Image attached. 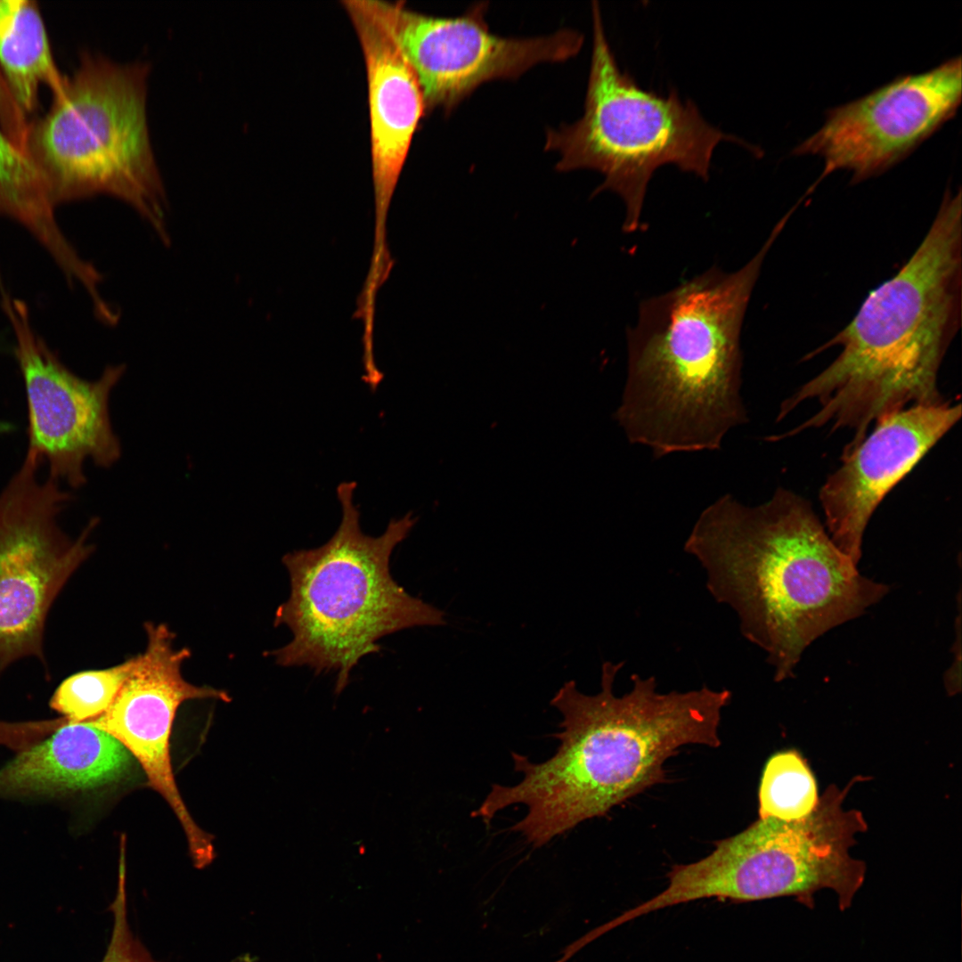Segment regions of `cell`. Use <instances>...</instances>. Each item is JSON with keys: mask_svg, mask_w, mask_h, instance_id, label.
Segmentation results:
<instances>
[{"mask_svg": "<svg viewBox=\"0 0 962 962\" xmlns=\"http://www.w3.org/2000/svg\"><path fill=\"white\" fill-rule=\"evenodd\" d=\"M150 67L84 52L49 110L29 123L24 152L56 206L115 196L167 244V198L146 115Z\"/></svg>", "mask_w": 962, "mask_h": 962, "instance_id": "8992f818", "label": "cell"}, {"mask_svg": "<svg viewBox=\"0 0 962 962\" xmlns=\"http://www.w3.org/2000/svg\"><path fill=\"white\" fill-rule=\"evenodd\" d=\"M684 550L701 565L713 599L736 613L741 634L765 652L776 681L794 676L816 639L889 591L861 575L809 502L784 488L756 506L729 493L716 499Z\"/></svg>", "mask_w": 962, "mask_h": 962, "instance_id": "7a4b0ae2", "label": "cell"}, {"mask_svg": "<svg viewBox=\"0 0 962 962\" xmlns=\"http://www.w3.org/2000/svg\"><path fill=\"white\" fill-rule=\"evenodd\" d=\"M365 62L372 177L379 214L386 213L425 111L418 78L369 0H343Z\"/></svg>", "mask_w": 962, "mask_h": 962, "instance_id": "9a60e30c", "label": "cell"}, {"mask_svg": "<svg viewBox=\"0 0 962 962\" xmlns=\"http://www.w3.org/2000/svg\"><path fill=\"white\" fill-rule=\"evenodd\" d=\"M373 4L413 69L426 110H449L485 81L565 61L579 52L583 40L570 30L531 38L498 37L489 32L479 9L439 18L410 10L404 2Z\"/></svg>", "mask_w": 962, "mask_h": 962, "instance_id": "7c38bea8", "label": "cell"}, {"mask_svg": "<svg viewBox=\"0 0 962 962\" xmlns=\"http://www.w3.org/2000/svg\"><path fill=\"white\" fill-rule=\"evenodd\" d=\"M110 911L112 914V931L104 957L101 962H159L131 930L126 892L125 862H119L118 887Z\"/></svg>", "mask_w": 962, "mask_h": 962, "instance_id": "44dd1931", "label": "cell"}, {"mask_svg": "<svg viewBox=\"0 0 962 962\" xmlns=\"http://www.w3.org/2000/svg\"><path fill=\"white\" fill-rule=\"evenodd\" d=\"M0 65L26 115L37 107L40 86H47L53 97L62 91L67 77L55 63L36 2L0 0Z\"/></svg>", "mask_w": 962, "mask_h": 962, "instance_id": "ac0fdd59", "label": "cell"}, {"mask_svg": "<svg viewBox=\"0 0 962 962\" xmlns=\"http://www.w3.org/2000/svg\"><path fill=\"white\" fill-rule=\"evenodd\" d=\"M55 206L35 165L0 126V215L25 228L63 274L72 276L85 261L59 226Z\"/></svg>", "mask_w": 962, "mask_h": 962, "instance_id": "e0dca14e", "label": "cell"}, {"mask_svg": "<svg viewBox=\"0 0 962 962\" xmlns=\"http://www.w3.org/2000/svg\"><path fill=\"white\" fill-rule=\"evenodd\" d=\"M26 452L0 492V675L15 661L37 658L45 667L44 633L50 608L94 548L92 518L71 539L60 517L72 500L62 485L39 477Z\"/></svg>", "mask_w": 962, "mask_h": 962, "instance_id": "9c48e42d", "label": "cell"}, {"mask_svg": "<svg viewBox=\"0 0 962 962\" xmlns=\"http://www.w3.org/2000/svg\"><path fill=\"white\" fill-rule=\"evenodd\" d=\"M6 431V423L3 419H0V436Z\"/></svg>", "mask_w": 962, "mask_h": 962, "instance_id": "d4e9b609", "label": "cell"}, {"mask_svg": "<svg viewBox=\"0 0 962 962\" xmlns=\"http://www.w3.org/2000/svg\"><path fill=\"white\" fill-rule=\"evenodd\" d=\"M0 305L14 335L13 353L24 384L27 453L46 466L47 477L80 488L86 483V461L108 468L120 457L109 400L126 366L110 365L97 379H85L37 333L29 307L6 292L1 279Z\"/></svg>", "mask_w": 962, "mask_h": 962, "instance_id": "30bf717a", "label": "cell"}, {"mask_svg": "<svg viewBox=\"0 0 962 962\" xmlns=\"http://www.w3.org/2000/svg\"><path fill=\"white\" fill-rule=\"evenodd\" d=\"M592 21L583 114L570 126L550 130L546 149L559 154L558 170L600 172L604 182L596 192L610 190L622 198L626 209L623 229L633 232L640 224L648 184L658 167L674 165L706 181L720 142L751 147L710 125L697 105L682 101L676 91L662 96L640 87L619 68L596 2Z\"/></svg>", "mask_w": 962, "mask_h": 962, "instance_id": "52a82bcc", "label": "cell"}, {"mask_svg": "<svg viewBox=\"0 0 962 962\" xmlns=\"http://www.w3.org/2000/svg\"><path fill=\"white\" fill-rule=\"evenodd\" d=\"M355 486V482L338 486L342 518L326 543L283 556L290 594L277 608L274 624L288 627L292 639L270 652L282 666L337 673V694L360 659L379 651L381 638L412 627L445 624L442 610L411 596L390 573L391 554L417 518L409 512L391 519L380 536L363 534L353 502Z\"/></svg>", "mask_w": 962, "mask_h": 962, "instance_id": "5b68a950", "label": "cell"}, {"mask_svg": "<svg viewBox=\"0 0 962 962\" xmlns=\"http://www.w3.org/2000/svg\"><path fill=\"white\" fill-rule=\"evenodd\" d=\"M623 665L602 664L595 695L566 681L550 701L562 715L556 753L542 762L512 753L522 780L493 784L471 816L489 826L500 811L524 804L526 815L510 829L538 848L665 782L664 764L681 747L721 745L719 726L731 700L730 690L703 686L661 693L655 677L633 673L631 689L620 697L614 684Z\"/></svg>", "mask_w": 962, "mask_h": 962, "instance_id": "6da1fadb", "label": "cell"}, {"mask_svg": "<svg viewBox=\"0 0 962 962\" xmlns=\"http://www.w3.org/2000/svg\"><path fill=\"white\" fill-rule=\"evenodd\" d=\"M960 404L914 405L876 421L844 451L843 463L820 489L828 534L856 565L867 525L879 502L959 420Z\"/></svg>", "mask_w": 962, "mask_h": 962, "instance_id": "5bb4252c", "label": "cell"}, {"mask_svg": "<svg viewBox=\"0 0 962 962\" xmlns=\"http://www.w3.org/2000/svg\"><path fill=\"white\" fill-rule=\"evenodd\" d=\"M135 664V657L118 665L83 671L57 687L50 706L67 722H84L102 714L111 705Z\"/></svg>", "mask_w": 962, "mask_h": 962, "instance_id": "ffe728a7", "label": "cell"}, {"mask_svg": "<svg viewBox=\"0 0 962 962\" xmlns=\"http://www.w3.org/2000/svg\"><path fill=\"white\" fill-rule=\"evenodd\" d=\"M962 99V59L901 75L868 94L829 108L823 125L792 151L824 161L813 192L839 170L851 183L877 176L901 162L952 119Z\"/></svg>", "mask_w": 962, "mask_h": 962, "instance_id": "8fae6325", "label": "cell"}, {"mask_svg": "<svg viewBox=\"0 0 962 962\" xmlns=\"http://www.w3.org/2000/svg\"><path fill=\"white\" fill-rule=\"evenodd\" d=\"M29 123L28 115L13 97L0 65V126L23 151Z\"/></svg>", "mask_w": 962, "mask_h": 962, "instance_id": "7402d4cb", "label": "cell"}, {"mask_svg": "<svg viewBox=\"0 0 962 962\" xmlns=\"http://www.w3.org/2000/svg\"><path fill=\"white\" fill-rule=\"evenodd\" d=\"M231 962H257V959L249 954H243L236 957Z\"/></svg>", "mask_w": 962, "mask_h": 962, "instance_id": "cb8c5ba5", "label": "cell"}, {"mask_svg": "<svg viewBox=\"0 0 962 962\" xmlns=\"http://www.w3.org/2000/svg\"><path fill=\"white\" fill-rule=\"evenodd\" d=\"M962 199L947 188L923 240L888 281L873 289L856 315L824 344L837 357L780 406L778 420L802 402L820 409L791 434L831 424L859 444L868 427L905 408L943 402L938 372L961 326Z\"/></svg>", "mask_w": 962, "mask_h": 962, "instance_id": "277c9868", "label": "cell"}, {"mask_svg": "<svg viewBox=\"0 0 962 962\" xmlns=\"http://www.w3.org/2000/svg\"><path fill=\"white\" fill-rule=\"evenodd\" d=\"M783 216L740 269L714 265L642 300L627 330V376L615 418L628 441L655 457L719 450L747 422L740 332L762 263Z\"/></svg>", "mask_w": 962, "mask_h": 962, "instance_id": "3957f363", "label": "cell"}, {"mask_svg": "<svg viewBox=\"0 0 962 962\" xmlns=\"http://www.w3.org/2000/svg\"><path fill=\"white\" fill-rule=\"evenodd\" d=\"M147 648L135 657L134 666L113 702L100 716L87 721L118 739L141 764L149 784L168 803L186 836L194 866L203 868L216 857L214 836L190 815L173 774L170 736L177 708L191 699L228 702L220 689L193 685L183 677L182 663L188 649H175L174 635L164 624L145 625Z\"/></svg>", "mask_w": 962, "mask_h": 962, "instance_id": "4fadbf2b", "label": "cell"}, {"mask_svg": "<svg viewBox=\"0 0 962 962\" xmlns=\"http://www.w3.org/2000/svg\"><path fill=\"white\" fill-rule=\"evenodd\" d=\"M956 630H957V635H956V640H955V643H954L955 646L953 648V650L955 652L954 653V660L952 661L951 666L947 670V672H946V673L944 675V685L946 687L947 692L950 696L958 693L960 691V689H961V670H960V668H961V665H960V660H961V641H960L961 640V634H960L961 633V620H960V611H958V616L957 617Z\"/></svg>", "mask_w": 962, "mask_h": 962, "instance_id": "603a6c76", "label": "cell"}, {"mask_svg": "<svg viewBox=\"0 0 962 962\" xmlns=\"http://www.w3.org/2000/svg\"><path fill=\"white\" fill-rule=\"evenodd\" d=\"M862 779L853 778L843 789L828 786L803 819L759 818L742 832L718 841L703 861L712 895L734 901L795 896L812 907L814 893L828 888L836 893L841 909L849 908L866 871L850 849L868 825L861 811L845 810L843 803Z\"/></svg>", "mask_w": 962, "mask_h": 962, "instance_id": "ba28073f", "label": "cell"}, {"mask_svg": "<svg viewBox=\"0 0 962 962\" xmlns=\"http://www.w3.org/2000/svg\"><path fill=\"white\" fill-rule=\"evenodd\" d=\"M759 818L791 821L808 816L819 796L815 778L798 752L786 750L767 761L759 786Z\"/></svg>", "mask_w": 962, "mask_h": 962, "instance_id": "d6986e66", "label": "cell"}, {"mask_svg": "<svg viewBox=\"0 0 962 962\" xmlns=\"http://www.w3.org/2000/svg\"><path fill=\"white\" fill-rule=\"evenodd\" d=\"M35 724L53 734L0 769V796L92 789L119 780L132 766L126 748L88 722L60 719Z\"/></svg>", "mask_w": 962, "mask_h": 962, "instance_id": "2e32d148", "label": "cell"}]
</instances>
